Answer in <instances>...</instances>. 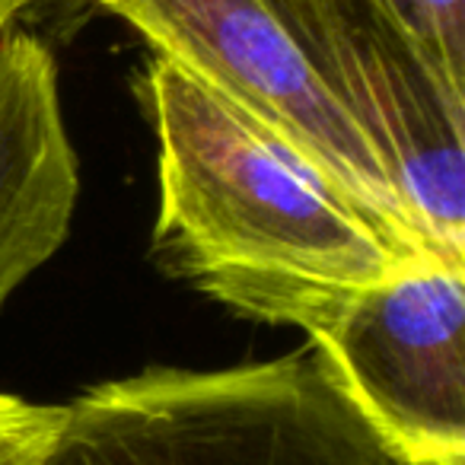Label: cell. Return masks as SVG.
Wrapping results in <instances>:
<instances>
[{
    "label": "cell",
    "mask_w": 465,
    "mask_h": 465,
    "mask_svg": "<svg viewBox=\"0 0 465 465\" xmlns=\"http://www.w3.org/2000/svg\"><path fill=\"white\" fill-rule=\"evenodd\" d=\"M20 4H26V7H29V4H35V0H20Z\"/></svg>",
    "instance_id": "obj_9"
},
{
    "label": "cell",
    "mask_w": 465,
    "mask_h": 465,
    "mask_svg": "<svg viewBox=\"0 0 465 465\" xmlns=\"http://www.w3.org/2000/svg\"><path fill=\"white\" fill-rule=\"evenodd\" d=\"M137 29L156 54L185 67L232 105L303 150L399 249L433 252L386 169L316 86L262 0H96ZM437 255V252H433Z\"/></svg>",
    "instance_id": "obj_5"
},
{
    "label": "cell",
    "mask_w": 465,
    "mask_h": 465,
    "mask_svg": "<svg viewBox=\"0 0 465 465\" xmlns=\"http://www.w3.org/2000/svg\"><path fill=\"white\" fill-rule=\"evenodd\" d=\"M26 10L0 0V306L67 240L80 192L54 61Z\"/></svg>",
    "instance_id": "obj_6"
},
{
    "label": "cell",
    "mask_w": 465,
    "mask_h": 465,
    "mask_svg": "<svg viewBox=\"0 0 465 465\" xmlns=\"http://www.w3.org/2000/svg\"><path fill=\"white\" fill-rule=\"evenodd\" d=\"M408 23L420 35L456 93H465V0H399Z\"/></svg>",
    "instance_id": "obj_7"
},
{
    "label": "cell",
    "mask_w": 465,
    "mask_h": 465,
    "mask_svg": "<svg viewBox=\"0 0 465 465\" xmlns=\"http://www.w3.org/2000/svg\"><path fill=\"white\" fill-rule=\"evenodd\" d=\"M64 418V405H33L0 392V465H39Z\"/></svg>",
    "instance_id": "obj_8"
},
{
    "label": "cell",
    "mask_w": 465,
    "mask_h": 465,
    "mask_svg": "<svg viewBox=\"0 0 465 465\" xmlns=\"http://www.w3.org/2000/svg\"><path fill=\"white\" fill-rule=\"evenodd\" d=\"M143 99L160 143L153 249L217 303L316 335L414 259L319 163L175 61H150Z\"/></svg>",
    "instance_id": "obj_1"
},
{
    "label": "cell",
    "mask_w": 465,
    "mask_h": 465,
    "mask_svg": "<svg viewBox=\"0 0 465 465\" xmlns=\"http://www.w3.org/2000/svg\"><path fill=\"white\" fill-rule=\"evenodd\" d=\"M316 86L367 141L437 255L465 262V93L399 0H262Z\"/></svg>",
    "instance_id": "obj_3"
},
{
    "label": "cell",
    "mask_w": 465,
    "mask_h": 465,
    "mask_svg": "<svg viewBox=\"0 0 465 465\" xmlns=\"http://www.w3.org/2000/svg\"><path fill=\"white\" fill-rule=\"evenodd\" d=\"M39 465H401L316 348L112 380L71 405Z\"/></svg>",
    "instance_id": "obj_2"
},
{
    "label": "cell",
    "mask_w": 465,
    "mask_h": 465,
    "mask_svg": "<svg viewBox=\"0 0 465 465\" xmlns=\"http://www.w3.org/2000/svg\"><path fill=\"white\" fill-rule=\"evenodd\" d=\"M310 338L401 465H465V262L405 259Z\"/></svg>",
    "instance_id": "obj_4"
}]
</instances>
